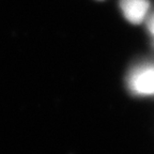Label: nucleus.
I'll return each mask as SVG.
<instances>
[{
    "mask_svg": "<svg viewBox=\"0 0 154 154\" xmlns=\"http://www.w3.org/2000/svg\"><path fill=\"white\" fill-rule=\"evenodd\" d=\"M130 89L141 95L154 94V66H142L136 69L128 79Z\"/></svg>",
    "mask_w": 154,
    "mask_h": 154,
    "instance_id": "obj_1",
    "label": "nucleus"
},
{
    "mask_svg": "<svg viewBox=\"0 0 154 154\" xmlns=\"http://www.w3.org/2000/svg\"><path fill=\"white\" fill-rule=\"evenodd\" d=\"M120 7L123 15L132 24H139L143 20L149 10L148 0H121Z\"/></svg>",
    "mask_w": 154,
    "mask_h": 154,
    "instance_id": "obj_2",
    "label": "nucleus"
},
{
    "mask_svg": "<svg viewBox=\"0 0 154 154\" xmlns=\"http://www.w3.org/2000/svg\"><path fill=\"white\" fill-rule=\"evenodd\" d=\"M150 29H151V31L154 33V17L152 18L151 23H150Z\"/></svg>",
    "mask_w": 154,
    "mask_h": 154,
    "instance_id": "obj_3",
    "label": "nucleus"
}]
</instances>
